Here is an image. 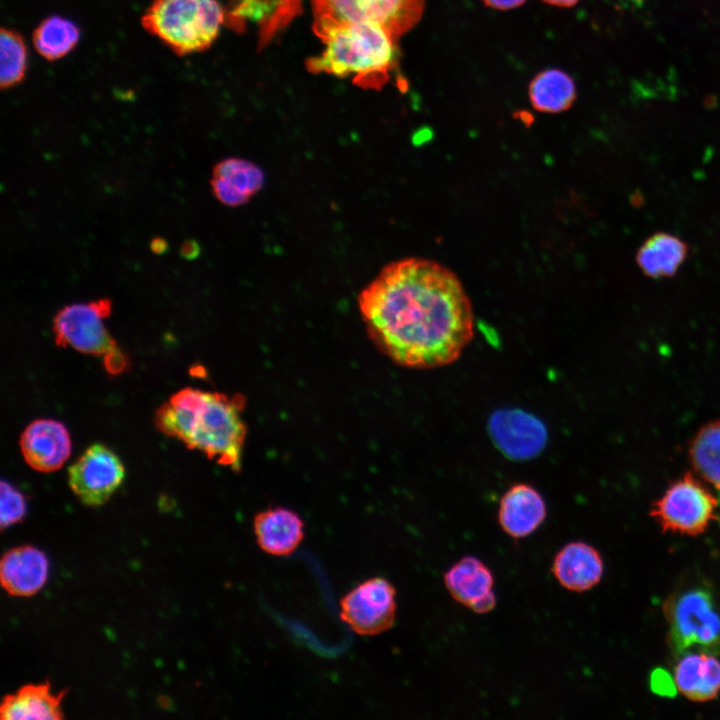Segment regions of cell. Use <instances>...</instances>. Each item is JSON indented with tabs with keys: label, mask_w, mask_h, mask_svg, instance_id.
I'll list each match as a JSON object with an SVG mask.
<instances>
[{
	"label": "cell",
	"mask_w": 720,
	"mask_h": 720,
	"mask_svg": "<svg viewBox=\"0 0 720 720\" xmlns=\"http://www.w3.org/2000/svg\"><path fill=\"white\" fill-rule=\"evenodd\" d=\"M358 306L371 341L403 367L450 365L474 336L472 304L461 281L434 260L387 264L360 292Z\"/></svg>",
	"instance_id": "cell-1"
},
{
	"label": "cell",
	"mask_w": 720,
	"mask_h": 720,
	"mask_svg": "<svg viewBox=\"0 0 720 720\" xmlns=\"http://www.w3.org/2000/svg\"><path fill=\"white\" fill-rule=\"evenodd\" d=\"M245 404L242 394L184 388L157 409L154 422L165 435L238 472L247 434Z\"/></svg>",
	"instance_id": "cell-2"
},
{
	"label": "cell",
	"mask_w": 720,
	"mask_h": 720,
	"mask_svg": "<svg viewBox=\"0 0 720 720\" xmlns=\"http://www.w3.org/2000/svg\"><path fill=\"white\" fill-rule=\"evenodd\" d=\"M325 44L318 56L306 60L311 73L340 78L352 76L365 89H381L396 64L397 41L382 27L352 23L334 27L318 36Z\"/></svg>",
	"instance_id": "cell-3"
},
{
	"label": "cell",
	"mask_w": 720,
	"mask_h": 720,
	"mask_svg": "<svg viewBox=\"0 0 720 720\" xmlns=\"http://www.w3.org/2000/svg\"><path fill=\"white\" fill-rule=\"evenodd\" d=\"M667 645L674 660L689 653L720 654V601L705 582L685 584L663 603Z\"/></svg>",
	"instance_id": "cell-4"
},
{
	"label": "cell",
	"mask_w": 720,
	"mask_h": 720,
	"mask_svg": "<svg viewBox=\"0 0 720 720\" xmlns=\"http://www.w3.org/2000/svg\"><path fill=\"white\" fill-rule=\"evenodd\" d=\"M226 21L219 0H152L143 28L179 56L209 48Z\"/></svg>",
	"instance_id": "cell-5"
},
{
	"label": "cell",
	"mask_w": 720,
	"mask_h": 720,
	"mask_svg": "<svg viewBox=\"0 0 720 720\" xmlns=\"http://www.w3.org/2000/svg\"><path fill=\"white\" fill-rule=\"evenodd\" d=\"M313 31L322 33L344 24H373L397 42L420 21L425 0H311Z\"/></svg>",
	"instance_id": "cell-6"
},
{
	"label": "cell",
	"mask_w": 720,
	"mask_h": 720,
	"mask_svg": "<svg viewBox=\"0 0 720 720\" xmlns=\"http://www.w3.org/2000/svg\"><path fill=\"white\" fill-rule=\"evenodd\" d=\"M110 313L111 302L106 298L64 306L53 320L56 344L69 346L81 353L102 356L110 374L121 373L128 362L104 325L103 320Z\"/></svg>",
	"instance_id": "cell-7"
},
{
	"label": "cell",
	"mask_w": 720,
	"mask_h": 720,
	"mask_svg": "<svg viewBox=\"0 0 720 720\" xmlns=\"http://www.w3.org/2000/svg\"><path fill=\"white\" fill-rule=\"evenodd\" d=\"M718 502L691 473L674 482L650 512L664 532L696 536L716 519Z\"/></svg>",
	"instance_id": "cell-8"
},
{
	"label": "cell",
	"mask_w": 720,
	"mask_h": 720,
	"mask_svg": "<svg viewBox=\"0 0 720 720\" xmlns=\"http://www.w3.org/2000/svg\"><path fill=\"white\" fill-rule=\"evenodd\" d=\"M396 595L394 585L386 578H368L341 598L340 618L359 635H379L394 625Z\"/></svg>",
	"instance_id": "cell-9"
},
{
	"label": "cell",
	"mask_w": 720,
	"mask_h": 720,
	"mask_svg": "<svg viewBox=\"0 0 720 720\" xmlns=\"http://www.w3.org/2000/svg\"><path fill=\"white\" fill-rule=\"evenodd\" d=\"M125 469L119 457L102 444L89 446L68 468V483L88 506L104 504L119 488Z\"/></svg>",
	"instance_id": "cell-10"
},
{
	"label": "cell",
	"mask_w": 720,
	"mask_h": 720,
	"mask_svg": "<svg viewBox=\"0 0 720 720\" xmlns=\"http://www.w3.org/2000/svg\"><path fill=\"white\" fill-rule=\"evenodd\" d=\"M489 432L496 447L514 460L538 455L545 447L547 430L534 415L519 409H501L489 420Z\"/></svg>",
	"instance_id": "cell-11"
},
{
	"label": "cell",
	"mask_w": 720,
	"mask_h": 720,
	"mask_svg": "<svg viewBox=\"0 0 720 720\" xmlns=\"http://www.w3.org/2000/svg\"><path fill=\"white\" fill-rule=\"evenodd\" d=\"M20 449L26 463L34 470L52 472L67 461L71 439L65 425L53 419H37L22 432Z\"/></svg>",
	"instance_id": "cell-12"
},
{
	"label": "cell",
	"mask_w": 720,
	"mask_h": 720,
	"mask_svg": "<svg viewBox=\"0 0 720 720\" xmlns=\"http://www.w3.org/2000/svg\"><path fill=\"white\" fill-rule=\"evenodd\" d=\"M444 584L451 597L475 613L484 614L496 605L494 577L479 558L465 556L444 574Z\"/></svg>",
	"instance_id": "cell-13"
},
{
	"label": "cell",
	"mask_w": 720,
	"mask_h": 720,
	"mask_svg": "<svg viewBox=\"0 0 720 720\" xmlns=\"http://www.w3.org/2000/svg\"><path fill=\"white\" fill-rule=\"evenodd\" d=\"M253 533L259 548L272 556L291 555L305 537L300 515L286 507L275 506L255 514Z\"/></svg>",
	"instance_id": "cell-14"
},
{
	"label": "cell",
	"mask_w": 720,
	"mask_h": 720,
	"mask_svg": "<svg viewBox=\"0 0 720 720\" xmlns=\"http://www.w3.org/2000/svg\"><path fill=\"white\" fill-rule=\"evenodd\" d=\"M546 515V503L539 491L530 484L517 483L501 497L497 518L507 535L521 539L535 532Z\"/></svg>",
	"instance_id": "cell-15"
},
{
	"label": "cell",
	"mask_w": 720,
	"mask_h": 720,
	"mask_svg": "<svg viewBox=\"0 0 720 720\" xmlns=\"http://www.w3.org/2000/svg\"><path fill=\"white\" fill-rule=\"evenodd\" d=\"M48 573L49 561L45 553L31 545L7 551L1 560V584L12 596L36 594L45 585Z\"/></svg>",
	"instance_id": "cell-16"
},
{
	"label": "cell",
	"mask_w": 720,
	"mask_h": 720,
	"mask_svg": "<svg viewBox=\"0 0 720 720\" xmlns=\"http://www.w3.org/2000/svg\"><path fill=\"white\" fill-rule=\"evenodd\" d=\"M604 565L599 551L586 542L564 545L555 555L552 573L558 583L573 592H584L596 586Z\"/></svg>",
	"instance_id": "cell-17"
},
{
	"label": "cell",
	"mask_w": 720,
	"mask_h": 720,
	"mask_svg": "<svg viewBox=\"0 0 720 720\" xmlns=\"http://www.w3.org/2000/svg\"><path fill=\"white\" fill-rule=\"evenodd\" d=\"M674 682L680 693L692 701L712 700L720 690V661L706 653L686 654L677 660Z\"/></svg>",
	"instance_id": "cell-18"
},
{
	"label": "cell",
	"mask_w": 720,
	"mask_h": 720,
	"mask_svg": "<svg viewBox=\"0 0 720 720\" xmlns=\"http://www.w3.org/2000/svg\"><path fill=\"white\" fill-rule=\"evenodd\" d=\"M263 174L254 164L239 158L219 162L213 170L212 190L228 206L247 202L262 186Z\"/></svg>",
	"instance_id": "cell-19"
},
{
	"label": "cell",
	"mask_w": 720,
	"mask_h": 720,
	"mask_svg": "<svg viewBox=\"0 0 720 720\" xmlns=\"http://www.w3.org/2000/svg\"><path fill=\"white\" fill-rule=\"evenodd\" d=\"M64 692L53 694L49 682L29 684L5 696L0 708L6 720H56L63 717L60 708Z\"/></svg>",
	"instance_id": "cell-20"
},
{
	"label": "cell",
	"mask_w": 720,
	"mask_h": 720,
	"mask_svg": "<svg viewBox=\"0 0 720 720\" xmlns=\"http://www.w3.org/2000/svg\"><path fill=\"white\" fill-rule=\"evenodd\" d=\"M687 252V245L678 237L657 233L642 244L637 253V263L650 277H667L678 270Z\"/></svg>",
	"instance_id": "cell-21"
},
{
	"label": "cell",
	"mask_w": 720,
	"mask_h": 720,
	"mask_svg": "<svg viewBox=\"0 0 720 720\" xmlns=\"http://www.w3.org/2000/svg\"><path fill=\"white\" fill-rule=\"evenodd\" d=\"M528 94L535 110L559 113L573 105L576 100V87L573 79L562 70L548 69L532 79Z\"/></svg>",
	"instance_id": "cell-22"
},
{
	"label": "cell",
	"mask_w": 720,
	"mask_h": 720,
	"mask_svg": "<svg viewBox=\"0 0 720 720\" xmlns=\"http://www.w3.org/2000/svg\"><path fill=\"white\" fill-rule=\"evenodd\" d=\"M80 29L71 20L59 15L45 18L33 31L35 50L48 61L70 53L80 39Z\"/></svg>",
	"instance_id": "cell-23"
},
{
	"label": "cell",
	"mask_w": 720,
	"mask_h": 720,
	"mask_svg": "<svg viewBox=\"0 0 720 720\" xmlns=\"http://www.w3.org/2000/svg\"><path fill=\"white\" fill-rule=\"evenodd\" d=\"M689 454L701 478L720 490V421L705 425L698 431Z\"/></svg>",
	"instance_id": "cell-24"
},
{
	"label": "cell",
	"mask_w": 720,
	"mask_h": 720,
	"mask_svg": "<svg viewBox=\"0 0 720 720\" xmlns=\"http://www.w3.org/2000/svg\"><path fill=\"white\" fill-rule=\"evenodd\" d=\"M0 54V86L7 89L20 83L27 69V48L17 31L1 29Z\"/></svg>",
	"instance_id": "cell-25"
},
{
	"label": "cell",
	"mask_w": 720,
	"mask_h": 720,
	"mask_svg": "<svg viewBox=\"0 0 720 720\" xmlns=\"http://www.w3.org/2000/svg\"><path fill=\"white\" fill-rule=\"evenodd\" d=\"M0 520L1 528L20 522L26 514V501L24 495L9 482L2 480L0 487Z\"/></svg>",
	"instance_id": "cell-26"
},
{
	"label": "cell",
	"mask_w": 720,
	"mask_h": 720,
	"mask_svg": "<svg viewBox=\"0 0 720 720\" xmlns=\"http://www.w3.org/2000/svg\"><path fill=\"white\" fill-rule=\"evenodd\" d=\"M675 682L672 681L670 675L662 669H657L651 676V689L664 696H671L675 693Z\"/></svg>",
	"instance_id": "cell-27"
},
{
	"label": "cell",
	"mask_w": 720,
	"mask_h": 720,
	"mask_svg": "<svg viewBox=\"0 0 720 720\" xmlns=\"http://www.w3.org/2000/svg\"><path fill=\"white\" fill-rule=\"evenodd\" d=\"M490 8L508 10L521 6L526 0H482Z\"/></svg>",
	"instance_id": "cell-28"
},
{
	"label": "cell",
	"mask_w": 720,
	"mask_h": 720,
	"mask_svg": "<svg viewBox=\"0 0 720 720\" xmlns=\"http://www.w3.org/2000/svg\"><path fill=\"white\" fill-rule=\"evenodd\" d=\"M180 253L186 259L195 258L199 254V246L194 240L185 241L180 248Z\"/></svg>",
	"instance_id": "cell-29"
},
{
	"label": "cell",
	"mask_w": 720,
	"mask_h": 720,
	"mask_svg": "<svg viewBox=\"0 0 720 720\" xmlns=\"http://www.w3.org/2000/svg\"><path fill=\"white\" fill-rule=\"evenodd\" d=\"M150 247L154 253L163 254L167 250V242L162 238H154Z\"/></svg>",
	"instance_id": "cell-30"
},
{
	"label": "cell",
	"mask_w": 720,
	"mask_h": 720,
	"mask_svg": "<svg viewBox=\"0 0 720 720\" xmlns=\"http://www.w3.org/2000/svg\"><path fill=\"white\" fill-rule=\"evenodd\" d=\"M544 3L557 7H572L576 5L579 0H542Z\"/></svg>",
	"instance_id": "cell-31"
}]
</instances>
